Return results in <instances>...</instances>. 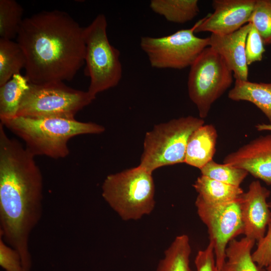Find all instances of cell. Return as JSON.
Returning <instances> with one entry per match:
<instances>
[{"instance_id":"e0dca14e","label":"cell","mask_w":271,"mask_h":271,"mask_svg":"<svg viewBox=\"0 0 271 271\" xmlns=\"http://www.w3.org/2000/svg\"><path fill=\"white\" fill-rule=\"evenodd\" d=\"M198 196L210 204H221L238 200L243 193L240 187L227 184L201 175L193 185Z\"/></svg>"},{"instance_id":"7402d4cb","label":"cell","mask_w":271,"mask_h":271,"mask_svg":"<svg viewBox=\"0 0 271 271\" xmlns=\"http://www.w3.org/2000/svg\"><path fill=\"white\" fill-rule=\"evenodd\" d=\"M26 59L20 45L11 40L0 38V86L25 68Z\"/></svg>"},{"instance_id":"484cf974","label":"cell","mask_w":271,"mask_h":271,"mask_svg":"<svg viewBox=\"0 0 271 271\" xmlns=\"http://www.w3.org/2000/svg\"><path fill=\"white\" fill-rule=\"evenodd\" d=\"M264 52L262 38L257 30L251 24L245 43V55L248 66L261 61Z\"/></svg>"},{"instance_id":"1f68e13d","label":"cell","mask_w":271,"mask_h":271,"mask_svg":"<svg viewBox=\"0 0 271 271\" xmlns=\"http://www.w3.org/2000/svg\"><path fill=\"white\" fill-rule=\"evenodd\" d=\"M268 204L269 207L270 209L271 210V200H270V201L268 202Z\"/></svg>"},{"instance_id":"3957f363","label":"cell","mask_w":271,"mask_h":271,"mask_svg":"<svg viewBox=\"0 0 271 271\" xmlns=\"http://www.w3.org/2000/svg\"><path fill=\"white\" fill-rule=\"evenodd\" d=\"M23 140L25 147L34 156L64 158L69 154L68 142L72 138L87 134H100L101 125L59 117L32 118L17 116L1 122Z\"/></svg>"},{"instance_id":"7c38bea8","label":"cell","mask_w":271,"mask_h":271,"mask_svg":"<svg viewBox=\"0 0 271 271\" xmlns=\"http://www.w3.org/2000/svg\"><path fill=\"white\" fill-rule=\"evenodd\" d=\"M271 192L259 181L251 182L239 200L245 237L258 241L265 234L271 219L267 198Z\"/></svg>"},{"instance_id":"f1b7e54d","label":"cell","mask_w":271,"mask_h":271,"mask_svg":"<svg viewBox=\"0 0 271 271\" xmlns=\"http://www.w3.org/2000/svg\"><path fill=\"white\" fill-rule=\"evenodd\" d=\"M194 262L197 271H219L216 264L213 246L210 242L204 249L198 251Z\"/></svg>"},{"instance_id":"52a82bcc","label":"cell","mask_w":271,"mask_h":271,"mask_svg":"<svg viewBox=\"0 0 271 271\" xmlns=\"http://www.w3.org/2000/svg\"><path fill=\"white\" fill-rule=\"evenodd\" d=\"M94 99L88 91L69 87L63 82L30 83L21 99L17 116L75 119L77 113Z\"/></svg>"},{"instance_id":"d6986e66","label":"cell","mask_w":271,"mask_h":271,"mask_svg":"<svg viewBox=\"0 0 271 271\" xmlns=\"http://www.w3.org/2000/svg\"><path fill=\"white\" fill-rule=\"evenodd\" d=\"M29 85L27 78L19 73L14 75L10 80L0 86L1 122L17 116L21 99Z\"/></svg>"},{"instance_id":"277c9868","label":"cell","mask_w":271,"mask_h":271,"mask_svg":"<svg viewBox=\"0 0 271 271\" xmlns=\"http://www.w3.org/2000/svg\"><path fill=\"white\" fill-rule=\"evenodd\" d=\"M154 195L152 173L140 166L108 175L102 185V197L123 220L149 214Z\"/></svg>"},{"instance_id":"9c48e42d","label":"cell","mask_w":271,"mask_h":271,"mask_svg":"<svg viewBox=\"0 0 271 271\" xmlns=\"http://www.w3.org/2000/svg\"><path fill=\"white\" fill-rule=\"evenodd\" d=\"M198 21L191 28L161 37H143L140 46L150 65L158 69H182L190 67L200 53L209 46V37L195 36Z\"/></svg>"},{"instance_id":"8fae6325","label":"cell","mask_w":271,"mask_h":271,"mask_svg":"<svg viewBox=\"0 0 271 271\" xmlns=\"http://www.w3.org/2000/svg\"><path fill=\"white\" fill-rule=\"evenodd\" d=\"M256 0H214V12L198 21L195 33L225 35L248 23Z\"/></svg>"},{"instance_id":"cb8c5ba5","label":"cell","mask_w":271,"mask_h":271,"mask_svg":"<svg viewBox=\"0 0 271 271\" xmlns=\"http://www.w3.org/2000/svg\"><path fill=\"white\" fill-rule=\"evenodd\" d=\"M201 175L236 187L245 179L248 172L232 165L218 164L211 160L200 169Z\"/></svg>"},{"instance_id":"603a6c76","label":"cell","mask_w":271,"mask_h":271,"mask_svg":"<svg viewBox=\"0 0 271 271\" xmlns=\"http://www.w3.org/2000/svg\"><path fill=\"white\" fill-rule=\"evenodd\" d=\"M23 14L22 6L16 1H0V38L12 40L17 38Z\"/></svg>"},{"instance_id":"d4e9b609","label":"cell","mask_w":271,"mask_h":271,"mask_svg":"<svg viewBox=\"0 0 271 271\" xmlns=\"http://www.w3.org/2000/svg\"><path fill=\"white\" fill-rule=\"evenodd\" d=\"M248 23L257 30L264 45L271 44V0H256Z\"/></svg>"},{"instance_id":"4fadbf2b","label":"cell","mask_w":271,"mask_h":271,"mask_svg":"<svg viewBox=\"0 0 271 271\" xmlns=\"http://www.w3.org/2000/svg\"><path fill=\"white\" fill-rule=\"evenodd\" d=\"M223 162L271 185V134L252 140L226 156Z\"/></svg>"},{"instance_id":"44dd1931","label":"cell","mask_w":271,"mask_h":271,"mask_svg":"<svg viewBox=\"0 0 271 271\" xmlns=\"http://www.w3.org/2000/svg\"><path fill=\"white\" fill-rule=\"evenodd\" d=\"M191 247L189 236H177L165 250L156 271H193L190 265Z\"/></svg>"},{"instance_id":"9a60e30c","label":"cell","mask_w":271,"mask_h":271,"mask_svg":"<svg viewBox=\"0 0 271 271\" xmlns=\"http://www.w3.org/2000/svg\"><path fill=\"white\" fill-rule=\"evenodd\" d=\"M217 131L211 124H203L190 136L184 163L199 170L213 160L216 152Z\"/></svg>"},{"instance_id":"30bf717a","label":"cell","mask_w":271,"mask_h":271,"mask_svg":"<svg viewBox=\"0 0 271 271\" xmlns=\"http://www.w3.org/2000/svg\"><path fill=\"white\" fill-rule=\"evenodd\" d=\"M239 200L215 204L197 197L195 201L197 214L207 228L209 242L213 246L219 271L225 261L229 243L243 234Z\"/></svg>"},{"instance_id":"6da1fadb","label":"cell","mask_w":271,"mask_h":271,"mask_svg":"<svg viewBox=\"0 0 271 271\" xmlns=\"http://www.w3.org/2000/svg\"><path fill=\"white\" fill-rule=\"evenodd\" d=\"M35 156L18 140L0 144V236L31 271L29 242L42 214L43 179Z\"/></svg>"},{"instance_id":"4dcf8cb0","label":"cell","mask_w":271,"mask_h":271,"mask_svg":"<svg viewBox=\"0 0 271 271\" xmlns=\"http://www.w3.org/2000/svg\"><path fill=\"white\" fill-rule=\"evenodd\" d=\"M265 271H271V262L265 267Z\"/></svg>"},{"instance_id":"ffe728a7","label":"cell","mask_w":271,"mask_h":271,"mask_svg":"<svg viewBox=\"0 0 271 271\" xmlns=\"http://www.w3.org/2000/svg\"><path fill=\"white\" fill-rule=\"evenodd\" d=\"M150 7L168 21L179 24L192 20L199 12L197 0H152Z\"/></svg>"},{"instance_id":"4316f807","label":"cell","mask_w":271,"mask_h":271,"mask_svg":"<svg viewBox=\"0 0 271 271\" xmlns=\"http://www.w3.org/2000/svg\"><path fill=\"white\" fill-rule=\"evenodd\" d=\"M0 265L5 271H23L22 259L18 251L0 236Z\"/></svg>"},{"instance_id":"7a4b0ae2","label":"cell","mask_w":271,"mask_h":271,"mask_svg":"<svg viewBox=\"0 0 271 271\" xmlns=\"http://www.w3.org/2000/svg\"><path fill=\"white\" fill-rule=\"evenodd\" d=\"M31 83L70 81L85 63L83 28L68 13L42 11L24 18L17 37Z\"/></svg>"},{"instance_id":"5bb4252c","label":"cell","mask_w":271,"mask_h":271,"mask_svg":"<svg viewBox=\"0 0 271 271\" xmlns=\"http://www.w3.org/2000/svg\"><path fill=\"white\" fill-rule=\"evenodd\" d=\"M251 26V24L248 23L230 34H212L209 37V47L223 58L236 80H248L245 43Z\"/></svg>"},{"instance_id":"ba28073f","label":"cell","mask_w":271,"mask_h":271,"mask_svg":"<svg viewBox=\"0 0 271 271\" xmlns=\"http://www.w3.org/2000/svg\"><path fill=\"white\" fill-rule=\"evenodd\" d=\"M233 73L223 58L206 48L190 66L188 91L200 118L206 117L213 103L230 87Z\"/></svg>"},{"instance_id":"ac0fdd59","label":"cell","mask_w":271,"mask_h":271,"mask_svg":"<svg viewBox=\"0 0 271 271\" xmlns=\"http://www.w3.org/2000/svg\"><path fill=\"white\" fill-rule=\"evenodd\" d=\"M255 241L244 237L234 239L226 250V259L219 271H261L252 257Z\"/></svg>"},{"instance_id":"83f0119b","label":"cell","mask_w":271,"mask_h":271,"mask_svg":"<svg viewBox=\"0 0 271 271\" xmlns=\"http://www.w3.org/2000/svg\"><path fill=\"white\" fill-rule=\"evenodd\" d=\"M253 261L261 268L271 262V219L264 235L257 241L256 249L252 253Z\"/></svg>"},{"instance_id":"5b68a950","label":"cell","mask_w":271,"mask_h":271,"mask_svg":"<svg viewBox=\"0 0 271 271\" xmlns=\"http://www.w3.org/2000/svg\"><path fill=\"white\" fill-rule=\"evenodd\" d=\"M107 26L106 17L99 14L83 28L84 74L90 78L87 91L94 99L98 93L117 85L122 77L120 52L110 44Z\"/></svg>"},{"instance_id":"f546056e","label":"cell","mask_w":271,"mask_h":271,"mask_svg":"<svg viewBox=\"0 0 271 271\" xmlns=\"http://www.w3.org/2000/svg\"><path fill=\"white\" fill-rule=\"evenodd\" d=\"M255 127L259 131L264 130L271 131V123H259L255 126Z\"/></svg>"},{"instance_id":"2e32d148","label":"cell","mask_w":271,"mask_h":271,"mask_svg":"<svg viewBox=\"0 0 271 271\" xmlns=\"http://www.w3.org/2000/svg\"><path fill=\"white\" fill-rule=\"evenodd\" d=\"M228 97L232 100L246 101L254 104L271 123V83L235 80Z\"/></svg>"},{"instance_id":"8992f818","label":"cell","mask_w":271,"mask_h":271,"mask_svg":"<svg viewBox=\"0 0 271 271\" xmlns=\"http://www.w3.org/2000/svg\"><path fill=\"white\" fill-rule=\"evenodd\" d=\"M204 119L189 115L156 125L147 132L140 166L151 173L160 167L184 163L192 133Z\"/></svg>"}]
</instances>
